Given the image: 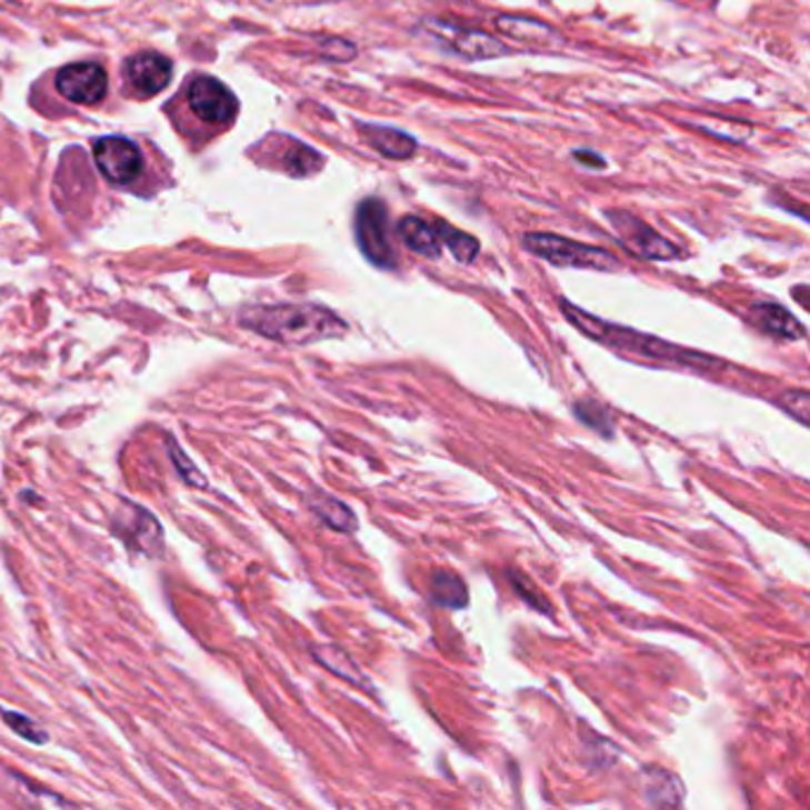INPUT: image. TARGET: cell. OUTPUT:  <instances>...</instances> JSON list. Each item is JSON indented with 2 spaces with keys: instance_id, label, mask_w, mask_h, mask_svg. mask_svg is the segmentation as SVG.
<instances>
[{
  "instance_id": "1",
  "label": "cell",
  "mask_w": 810,
  "mask_h": 810,
  "mask_svg": "<svg viewBox=\"0 0 810 810\" xmlns=\"http://www.w3.org/2000/svg\"><path fill=\"white\" fill-rule=\"evenodd\" d=\"M164 112L191 148H202L236 122L238 98L219 79L191 74Z\"/></svg>"
},
{
  "instance_id": "2",
  "label": "cell",
  "mask_w": 810,
  "mask_h": 810,
  "mask_svg": "<svg viewBox=\"0 0 810 810\" xmlns=\"http://www.w3.org/2000/svg\"><path fill=\"white\" fill-rule=\"evenodd\" d=\"M238 321L243 329L257 336L281 344H292V348H302V344H314L348 333V323L321 304L248 307L240 312Z\"/></svg>"
},
{
  "instance_id": "3",
  "label": "cell",
  "mask_w": 810,
  "mask_h": 810,
  "mask_svg": "<svg viewBox=\"0 0 810 810\" xmlns=\"http://www.w3.org/2000/svg\"><path fill=\"white\" fill-rule=\"evenodd\" d=\"M561 309H563L566 319L571 321L573 326H578L582 333H588L592 340L609 344V348L637 352L640 357H651V359H661V361L670 359V361H676V364H713V359L703 357L701 352H689V350H682V348H673V344H668L663 340H657V338L644 336V333L628 331V329H623V326H613V323H607V321H599L592 314L582 312V309L573 307L571 302H566V300L561 302Z\"/></svg>"
},
{
  "instance_id": "4",
  "label": "cell",
  "mask_w": 810,
  "mask_h": 810,
  "mask_svg": "<svg viewBox=\"0 0 810 810\" xmlns=\"http://www.w3.org/2000/svg\"><path fill=\"white\" fill-rule=\"evenodd\" d=\"M523 246L540 257V260L554 264V267H571V269H592V271H618L620 260L609 250H601L594 246L576 243L571 238L551 236V233H528L523 238Z\"/></svg>"
},
{
  "instance_id": "5",
  "label": "cell",
  "mask_w": 810,
  "mask_h": 810,
  "mask_svg": "<svg viewBox=\"0 0 810 810\" xmlns=\"http://www.w3.org/2000/svg\"><path fill=\"white\" fill-rule=\"evenodd\" d=\"M93 158L100 174L124 188H141L148 174V154L141 143L124 136H106L93 143Z\"/></svg>"
},
{
  "instance_id": "6",
  "label": "cell",
  "mask_w": 810,
  "mask_h": 810,
  "mask_svg": "<svg viewBox=\"0 0 810 810\" xmlns=\"http://www.w3.org/2000/svg\"><path fill=\"white\" fill-rule=\"evenodd\" d=\"M354 233L359 250L364 252L371 264L381 269H392L398 264V257H394V248L390 240L388 207L381 200L369 198L359 204L354 219Z\"/></svg>"
},
{
  "instance_id": "7",
  "label": "cell",
  "mask_w": 810,
  "mask_h": 810,
  "mask_svg": "<svg viewBox=\"0 0 810 810\" xmlns=\"http://www.w3.org/2000/svg\"><path fill=\"white\" fill-rule=\"evenodd\" d=\"M112 532L129 549L143 557H160L164 549V530L160 521L141 504H131L127 499L114 511Z\"/></svg>"
},
{
  "instance_id": "8",
  "label": "cell",
  "mask_w": 810,
  "mask_h": 810,
  "mask_svg": "<svg viewBox=\"0 0 810 810\" xmlns=\"http://www.w3.org/2000/svg\"><path fill=\"white\" fill-rule=\"evenodd\" d=\"M252 158L267 167L288 171L290 177H312L323 167L321 152L288 136H271L252 150Z\"/></svg>"
},
{
  "instance_id": "9",
  "label": "cell",
  "mask_w": 810,
  "mask_h": 810,
  "mask_svg": "<svg viewBox=\"0 0 810 810\" xmlns=\"http://www.w3.org/2000/svg\"><path fill=\"white\" fill-rule=\"evenodd\" d=\"M607 217L618 231V238L623 240V246L632 254H640L651 262H668L680 257V248L676 243H670V240L663 238L661 233L653 231L647 221L637 219L630 212H609Z\"/></svg>"
},
{
  "instance_id": "10",
  "label": "cell",
  "mask_w": 810,
  "mask_h": 810,
  "mask_svg": "<svg viewBox=\"0 0 810 810\" xmlns=\"http://www.w3.org/2000/svg\"><path fill=\"white\" fill-rule=\"evenodd\" d=\"M58 93L77 106H98L108 96V72L98 62H74L58 72Z\"/></svg>"
},
{
  "instance_id": "11",
  "label": "cell",
  "mask_w": 810,
  "mask_h": 810,
  "mask_svg": "<svg viewBox=\"0 0 810 810\" xmlns=\"http://www.w3.org/2000/svg\"><path fill=\"white\" fill-rule=\"evenodd\" d=\"M122 79H124V91L131 98L148 100L152 96L162 93L169 86L171 62L160 53H152V50L136 53L133 58H129L124 62Z\"/></svg>"
},
{
  "instance_id": "12",
  "label": "cell",
  "mask_w": 810,
  "mask_h": 810,
  "mask_svg": "<svg viewBox=\"0 0 810 810\" xmlns=\"http://www.w3.org/2000/svg\"><path fill=\"white\" fill-rule=\"evenodd\" d=\"M494 27L504 33L507 39L519 41L523 46L530 48H561L566 43V39L561 33L549 27L536 17H523V14H497L494 17Z\"/></svg>"
},
{
  "instance_id": "13",
  "label": "cell",
  "mask_w": 810,
  "mask_h": 810,
  "mask_svg": "<svg viewBox=\"0 0 810 810\" xmlns=\"http://www.w3.org/2000/svg\"><path fill=\"white\" fill-rule=\"evenodd\" d=\"M751 323L756 329H761L768 336L774 338H784V340H803L806 338V329L803 323L784 309L782 304L774 302H763V304H753L749 312Z\"/></svg>"
},
{
  "instance_id": "14",
  "label": "cell",
  "mask_w": 810,
  "mask_h": 810,
  "mask_svg": "<svg viewBox=\"0 0 810 810\" xmlns=\"http://www.w3.org/2000/svg\"><path fill=\"white\" fill-rule=\"evenodd\" d=\"M361 129H364L367 143L390 160H409L419 148L417 138L400 129L378 127V124H364Z\"/></svg>"
},
{
  "instance_id": "15",
  "label": "cell",
  "mask_w": 810,
  "mask_h": 810,
  "mask_svg": "<svg viewBox=\"0 0 810 810\" xmlns=\"http://www.w3.org/2000/svg\"><path fill=\"white\" fill-rule=\"evenodd\" d=\"M452 48L469 60H492L509 53L502 41L480 29H452Z\"/></svg>"
},
{
  "instance_id": "16",
  "label": "cell",
  "mask_w": 810,
  "mask_h": 810,
  "mask_svg": "<svg viewBox=\"0 0 810 810\" xmlns=\"http://www.w3.org/2000/svg\"><path fill=\"white\" fill-rule=\"evenodd\" d=\"M644 797L651 806H682L684 787L678 774L663 768L644 770Z\"/></svg>"
},
{
  "instance_id": "17",
  "label": "cell",
  "mask_w": 810,
  "mask_h": 810,
  "mask_svg": "<svg viewBox=\"0 0 810 810\" xmlns=\"http://www.w3.org/2000/svg\"><path fill=\"white\" fill-rule=\"evenodd\" d=\"M404 246L417 252L421 257H440L442 252V240H440V233H438V227H433V223H428L426 219L421 217H404L400 221L398 227Z\"/></svg>"
},
{
  "instance_id": "18",
  "label": "cell",
  "mask_w": 810,
  "mask_h": 810,
  "mask_svg": "<svg viewBox=\"0 0 810 810\" xmlns=\"http://www.w3.org/2000/svg\"><path fill=\"white\" fill-rule=\"evenodd\" d=\"M428 597L442 609H467L469 588L454 571H433L428 582Z\"/></svg>"
},
{
  "instance_id": "19",
  "label": "cell",
  "mask_w": 810,
  "mask_h": 810,
  "mask_svg": "<svg viewBox=\"0 0 810 810\" xmlns=\"http://www.w3.org/2000/svg\"><path fill=\"white\" fill-rule=\"evenodd\" d=\"M312 653H314V659H317V661H319L326 670H331V673H336L338 678L348 680V682L357 684L359 689H364V692L373 694V687L369 684L367 676L361 673L359 666L350 659V653H344L342 649L331 647V644L314 647V649H312Z\"/></svg>"
},
{
  "instance_id": "20",
  "label": "cell",
  "mask_w": 810,
  "mask_h": 810,
  "mask_svg": "<svg viewBox=\"0 0 810 810\" xmlns=\"http://www.w3.org/2000/svg\"><path fill=\"white\" fill-rule=\"evenodd\" d=\"M309 509H312L326 526L338 532L357 530V516L352 513V509L344 502H340V499L326 494L321 490L312 492V497H309Z\"/></svg>"
},
{
  "instance_id": "21",
  "label": "cell",
  "mask_w": 810,
  "mask_h": 810,
  "mask_svg": "<svg viewBox=\"0 0 810 810\" xmlns=\"http://www.w3.org/2000/svg\"><path fill=\"white\" fill-rule=\"evenodd\" d=\"M436 227H438V233H440L442 246L450 248V252L454 254V260H459V262H463V264H469V262H473V260H476L478 252H480L478 238H473V236H469V233H461V231H459V229H454V227H447V223H442V221H438Z\"/></svg>"
},
{
  "instance_id": "22",
  "label": "cell",
  "mask_w": 810,
  "mask_h": 810,
  "mask_svg": "<svg viewBox=\"0 0 810 810\" xmlns=\"http://www.w3.org/2000/svg\"><path fill=\"white\" fill-rule=\"evenodd\" d=\"M576 417L578 421H582L584 426H590L592 430H597V433H604L607 438H611L613 433V417L609 413V409L601 407L599 402L594 400H582V402H576Z\"/></svg>"
},
{
  "instance_id": "23",
  "label": "cell",
  "mask_w": 810,
  "mask_h": 810,
  "mask_svg": "<svg viewBox=\"0 0 810 810\" xmlns=\"http://www.w3.org/2000/svg\"><path fill=\"white\" fill-rule=\"evenodd\" d=\"M3 722L14 734H20L24 742H31V744H46L48 742V734L37 726V722H33L27 716H22V713L3 711Z\"/></svg>"
},
{
  "instance_id": "24",
  "label": "cell",
  "mask_w": 810,
  "mask_h": 810,
  "mask_svg": "<svg viewBox=\"0 0 810 810\" xmlns=\"http://www.w3.org/2000/svg\"><path fill=\"white\" fill-rule=\"evenodd\" d=\"M169 454H171V461H174V467H177L179 476L188 482V486H196V488H200V490H204V488H207V480H204V476L196 469V463H191V459H188V457L181 452V447H179L177 442H171V440H169Z\"/></svg>"
},
{
  "instance_id": "25",
  "label": "cell",
  "mask_w": 810,
  "mask_h": 810,
  "mask_svg": "<svg viewBox=\"0 0 810 810\" xmlns=\"http://www.w3.org/2000/svg\"><path fill=\"white\" fill-rule=\"evenodd\" d=\"M509 578H511V584H513V590L516 592H519L521 594V599L523 601H528V607H532V609H536V611H551V607H549V599L547 597H542L536 588H532V582L528 580V578H523L521 573H516V571H509Z\"/></svg>"
},
{
  "instance_id": "26",
  "label": "cell",
  "mask_w": 810,
  "mask_h": 810,
  "mask_svg": "<svg viewBox=\"0 0 810 810\" xmlns=\"http://www.w3.org/2000/svg\"><path fill=\"white\" fill-rule=\"evenodd\" d=\"M780 404L784 407L787 413H791L801 426H808V411H810V398L806 390H794V392H787L784 398L780 400Z\"/></svg>"
},
{
  "instance_id": "27",
  "label": "cell",
  "mask_w": 810,
  "mask_h": 810,
  "mask_svg": "<svg viewBox=\"0 0 810 810\" xmlns=\"http://www.w3.org/2000/svg\"><path fill=\"white\" fill-rule=\"evenodd\" d=\"M576 160L592 167V169H604V164H607L604 158H601V154H597V152H592V150H576Z\"/></svg>"
}]
</instances>
